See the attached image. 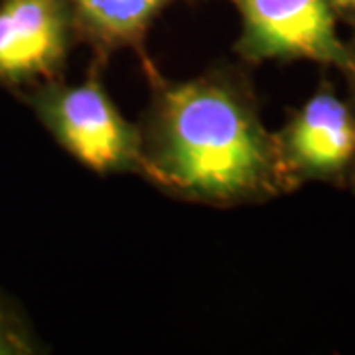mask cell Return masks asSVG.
Here are the masks:
<instances>
[{
	"instance_id": "7",
	"label": "cell",
	"mask_w": 355,
	"mask_h": 355,
	"mask_svg": "<svg viewBox=\"0 0 355 355\" xmlns=\"http://www.w3.org/2000/svg\"><path fill=\"white\" fill-rule=\"evenodd\" d=\"M34 352L36 342L24 318L0 296V355H24Z\"/></svg>"
},
{
	"instance_id": "4",
	"label": "cell",
	"mask_w": 355,
	"mask_h": 355,
	"mask_svg": "<svg viewBox=\"0 0 355 355\" xmlns=\"http://www.w3.org/2000/svg\"><path fill=\"white\" fill-rule=\"evenodd\" d=\"M71 24L69 0H0V85L22 87L55 76Z\"/></svg>"
},
{
	"instance_id": "5",
	"label": "cell",
	"mask_w": 355,
	"mask_h": 355,
	"mask_svg": "<svg viewBox=\"0 0 355 355\" xmlns=\"http://www.w3.org/2000/svg\"><path fill=\"white\" fill-rule=\"evenodd\" d=\"M291 186L302 180H340L355 164V121L330 89H320L277 137Z\"/></svg>"
},
{
	"instance_id": "2",
	"label": "cell",
	"mask_w": 355,
	"mask_h": 355,
	"mask_svg": "<svg viewBox=\"0 0 355 355\" xmlns=\"http://www.w3.org/2000/svg\"><path fill=\"white\" fill-rule=\"evenodd\" d=\"M34 111L55 140L93 172H144L139 130L114 107L97 77L81 85H48L36 93Z\"/></svg>"
},
{
	"instance_id": "3",
	"label": "cell",
	"mask_w": 355,
	"mask_h": 355,
	"mask_svg": "<svg viewBox=\"0 0 355 355\" xmlns=\"http://www.w3.org/2000/svg\"><path fill=\"white\" fill-rule=\"evenodd\" d=\"M241 12L239 51L263 60H312L354 73L328 0H233Z\"/></svg>"
},
{
	"instance_id": "9",
	"label": "cell",
	"mask_w": 355,
	"mask_h": 355,
	"mask_svg": "<svg viewBox=\"0 0 355 355\" xmlns=\"http://www.w3.org/2000/svg\"><path fill=\"white\" fill-rule=\"evenodd\" d=\"M349 51H352V60H354V76H355V48Z\"/></svg>"
},
{
	"instance_id": "8",
	"label": "cell",
	"mask_w": 355,
	"mask_h": 355,
	"mask_svg": "<svg viewBox=\"0 0 355 355\" xmlns=\"http://www.w3.org/2000/svg\"><path fill=\"white\" fill-rule=\"evenodd\" d=\"M336 16L355 20V0H328Z\"/></svg>"
},
{
	"instance_id": "10",
	"label": "cell",
	"mask_w": 355,
	"mask_h": 355,
	"mask_svg": "<svg viewBox=\"0 0 355 355\" xmlns=\"http://www.w3.org/2000/svg\"><path fill=\"white\" fill-rule=\"evenodd\" d=\"M354 121H355V113H354Z\"/></svg>"
},
{
	"instance_id": "6",
	"label": "cell",
	"mask_w": 355,
	"mask_h": 355,
	"mask_svg": "<svg viewBox=\"0 0 355 355\" xmlns=\"http://www.w3.org/2000/svg\"><path fill=\"white\" fill-rule=\"evenodd\" d=\"M170 0H69L73 20L105 46L137 44Z\"/></svg>"
},
{
	"instance_id": "1",
	"label": "cell",
	"mask_w": 355,
	"mask_h": 355,
	"mask_svg": "<svg viewBox=\"0 0 355 355\" xmlns=\"http://www.w3.org/2000/svg\"><path fill=\"white\" fill-rule=\"evenodd\" d=\"M142 150L146 176L193 200L233 203L292 188L277 137L241 89L219 77L166 87Z\"/></svg>"
}]
</instances>
